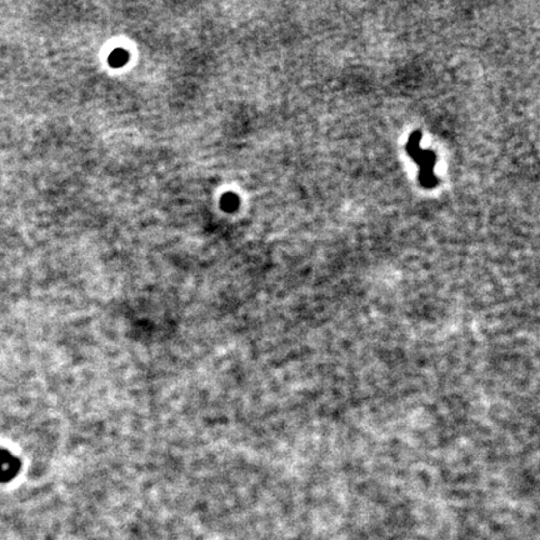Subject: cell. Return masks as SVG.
Here are the masks:
<instances>
[{
  "mask_svg": "<svg viewBox=\"0 0 540 540\" xmlns=\"http://www.w3.org/2000/svg\"><path fill=\"white\" fill-rule=\"evenodd\" d=\"M128 60V53L123 49H115L109 57V63L113 66H121Z\"/></svg>",
  "mask_w": 540,
  "mask_h": 540,
  "instance_id": "cell-1",
  "label": "cell"
},
{
  "mask_svg": "<svg viewBox=\"0 0 540 540\" xmlns=\"http://www.w3.org/2000/svg\"><path fill=\"white\" fill-rule=\"evenodd\" d=\"M222 200H223L222 201L223 208H224L227 211H231L233 209L236 208V205H238V198L234 197L233 194L224 195Z\"/></svg>",
  "mask_w": 540,
  "mask_h": 540,
  "instance_id": "cell-2",
  "label": "cell"
}]
</instances>
